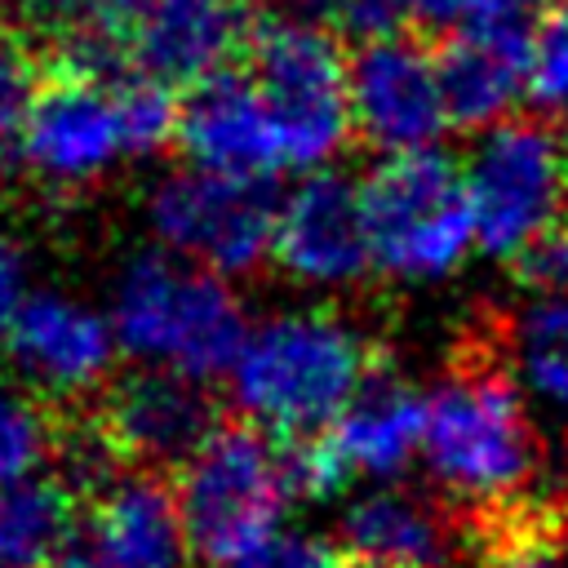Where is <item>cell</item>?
Instances as JSON below:
<instances>
[{"label":"cell","instance_id":"7c38bea8","mask_svg":"<svg viewBox=\"0 0 568 568\" xmlns=\"http://www.w3.org/2000/svg\"><path fill=\"white\" fill-rule=\"evenodd\" d=\"M0 346L13 377L40 399H98L124 355L111 315L49 288H36L22 302Z\"/></svg>","mask_w":568,"mask_h":568},{"label":"cell","instance_id":"9a60e30c","mask_svg":"<svg viewBox=\"0 0 568 568\" xmlns=\"http://www.w3.org/2000/svg\"><path fill=\"white\" fill-rule=\"evenodd\" d=\"M191 537L164 470L129 466L111 479L89 510L58 568H186Z\"/></svg>","mask_w":568,"mask_h":568},{"label":"cell","instance_id":"277c9868","mask_svg":"<svg viewBox=\"0 0 568 568\" xmlns=\"http://www.w3.org/2000/svg\"><path fill=\"white\" fill-rule=\"evenodd\" d=\"M173 493L186 519L191 555L226 568L248 546L284 528L293 501H302L293 444L253 422H217L209 439L173 470Z\"/></svg>","mask_w":568,"mask_h":568},{"label":"cell","instance_id":"e0dca14e","mask_svg":"<svg viewBox=\"0 0 568 568\" xmlns=\"http://www.w3.org/2000/svg\"><path fill=\"white\" fill-rule=\"evenodd\" d=\"M178 151L186 164L235 173V178H280L284 146L275 115L244 67H226L182 93Z\"/></svg>","mask_w":568,"mask_h":568},{"label":"cell","instance_id":"5bb4252c","mask_svg":"<svg viewBox=\"0 0 568 568\" xmlns=\"http://www.w3.org/2000/svg\"><path fill=\"white\" fill-rule=\"evenodd\" d=\"M209 386L213 382L173 368L133 364L98 395V426L106 430L124 466L173 475L222 422Z\"/></svg>","mask_w":568,"mask_h":568},{"label":"cell","instance_id":"4316f807","mask_svg":"<svg viewBox=\"0 0 568 568\" xmlns=\"http://www.w3.org/2000/svg\"><path fill=\"white\" fill-rule=\"evenodd\" d=\"M293 13L328 27L333 36H351L355 44L382 31H395L399 22L395 0H293Z\"/></svg>","mask_w":568,"mask_h":568},{"label":"cell","instance_id":"30bf717a","mask_svg":"<svg viewBox=\"0 0 568 568\" xmlns=\"http://www.w3.org/2000/svg\"><path fill=\"white\" fill-rule=\"evenodd\" d=\"M351 120L355 138L382 160L439 146L444 129H453L439 49L404 31L359 40L351 53Z\"/></svg>","mask_w":568,"mask_h":568},{"label":"cell","instance_id":"44dd1931","mask_svg":"<svg viewBox=\"0 0 568 568\" xmlns=\"http://www.w3.org/2000/svg\"><path fill=\"white\" fill-rule=\"evenodd\" d=\"M519 386L568 426V293H532L506 333Z\"/></svg>","mask_w":568,"mask_h":568},{"label":"cell","instance_id":"52a82bcc","mask_svg":"<svg viewBox=\"0 0 568 568\" xmlns=\"http://www.w3.org/2000/svg\"><path fill=\"white\" fill-rule=\"evenodd\" d=\"M280 200L284 195L271 178H235L182 164L155 182L146 222L160 248L240 280L275 257Z\"/></svg>","mask_w":568,"mask_h":568},{"label":"cell","instance_id":"f1b7e54d","mask_svg":"<svg viewBox=\"0 0 568 568\" xmlns=\"http://www.w3.org/2000/svg\"><path fill=\"white\" fill-rule=\"evenodd\" d=\"M519 280L532 293H568V222L546 231L524 257H519Z\"/></svg>","mask_w":568,"mask_h":568},{"label":"cell","instance_id":"484cf974","mask_svg":"<svg viewBox=\"0 0 568 568\" xmlns=\"http://www.w3.org/2000/svg\"><path fill=\"white\" fill-rule=\"evenodd\" d=\"M346 564L351 559L342 555L337 541H328L320 532H302V528H280L266 541L248 546L226 568H346Z\"/></svg>","mask_w":568,"mask_h":568},{"label":"cell","instance_id":"3957f363","mask_svg":"<svg viewBox=\"0 0 568 568\" xmlns=\"http://www.w3.org/2000/svg\"><path fill=\"white\" fill-rule=\"evenodd\" d=\"M106 315L133 364L173 368L200 382H226L248 337V315L231 280L160 244L129 257Z\"/></svg>","mask_w":568,"mask_h":568},{"label":"cell","instance_id":"4fadbf2b","mask_svg":"<svg viewBox=\"0 0 568 568\" xmlns=\"http://www.w3.org/2000/svg\"><path fill=\"white\" fill-rule=\"evenodd\" d=\"M288 280L306 288H351L373 271V240L364 213V182L320 169L302 173L280 200L275 257Z\"/></svg>","mask_w":568,"mask_h":568},{"label":"cell","instance_id":"ffe728a7","mask_svg":"<svg viewBox=\"0 0 568 568\" xmlns=\"http://www.w3.org/2000/svg\"><path fill=\"white\" fill-rule=\"evenodd\" d=\"M75 532V493L58 475L0 488V568H58Z\"/></svg>","mask_w":568,"mask_h":568},{"label":"cell","instance_id":"d4e9b609","mask_svg":"<svg viewBox=\"0 0 568 568\" xmlns=\"http://www.w3.org/2000/svg\"><path fill=\"white\" fill-rule=\"evenodd\" d=\"M528 98L541 111V120H568V4L532 31Z\"/></svg>","mask_w":568,"mask_h":568},{"label":"cell","instance_id":"603a6c76","mask_svg":"<svg viewBox=\"0 0 568 568\" xmlns=\"http://www.w3.org/2000/svg\"><path fill=\"white\" fill-rule=\"evenodd\" d=\"M58 426L44 413V399L22 382H0V488L36 479L49 470Z\"/></svg>","mask_w":568,"mask_h":568},{"label":"cell","instance_id":"5b68a950","mask_svg":"<svg viewBox=\"0 0 568 568\" xmlns=\"http://www.w3.org/2000/svg\"><path fill=\"white\" fill-rule=\"evenodd\" d=\"M373 271L395 284H439L479 248L466 169L439 146L386 155L364 178Z\"/></svg>","mask_w":568,"mask_h":568},{"label":"cell","instance_id":"7a4b0ae2","mask_svg":"<svg viewBox=\"0 0 568 568\" xmlns=\"http://www.w3.org/2000/svg\"><path fill=\"white\" fill-rule=\"evenodd\" d=\"M377 373L373 342L337 311H284L248 324L226 373L235 413L275 439H311Z\"/></svg>","mask_w":568,"mask_h":568},{"label":"cell","instance_id":"83f0119b","mask_svg":"<svg viewBox=\"0 0 568 568\" xmlns=\"http://www.w3.org/2000/svg\"><path fill=\"white\" fill-rule=\"evenodd\" d=\"M541 0H395L399 18L422 22V27H470V22H493V18H524Z\"/></svg>","mask_w":568,"mask_h":568},{"label":"cell","instance_id":"8fae6325","mask_svg":"<svg viewBox=\"0 0 568 568\" xmlns=\"http://www.w3.org/2000/svg\"><path fill=\"white\" fill-rule=\"evenodd\" d=\"M422 444H426V390L377 364V373L342 408V417L302 444V457L311 462L306 479L315 497H337L351 479L395 484L422 457Z\"/></svg>","mask_w":568,"mask_h":568},{"label":"cell","instance_id":"8992f818","mask_svg":"<svg viewBox=\"0 0 568 568\" xmlns=\"http://www.w3.org/2000/svg\"><path fill=\"white\" fill-rule=\"evenodd\" d=\"M244 71L262 89L288 173L333 169L346 142L355 138L351 120V53H342L337 36L302 13L257 22Z\"/></svg>","mask_w":568,"mask_h":568},{"label":"cell","instance_id":"ba28073f","mask_svg":"<svg viewBox=\"0 0 568 568\" xmlns=\"http://www.w3.org/2000/svg\"><path fill=\"white\" fill-rule=\"evenodd\" d=\"M466 186L479 248L488 257H524L568 209V146L546 120H501L484 129L466 155Z\"/></svg>","mask_w":568,"mask_h":568},{"label":"cell","instance_id":"9c48e42d","mask_svg":"<svg viewBox=\"0 0 568 568\" xmlns=\"http://www.w3.org/2000/svg\"><path fill=\"white\" fill-rule=\"evenodd\" d=\"M13 160L53 191H80L115 164L138 160L124 111V71L102 75L71 67L49 80L13 142Z\"/></svg>","mask_w":568,"mask_h":568},{"label":"cell","instance_id":"cb8c5ba5","mask_svg":"<svg viewBox=\"0 0 568 568\" xmlns=\"http://www.w3.org/2000/svg\"><path fill=\"white\" fill-rule=\"evenodd\" d=\"M44 84L49 80L40 75L36 53L18 36L0 31V146L4 151H13V142L27 124V115L36 111Z\"/></svg>","mask_w":568,"mask_h":568},{"label":"cell","instance_id":"d6986e66","mask_svg":"<svg viewBox=\"0 0 568 568\" xmlns=\"http://www.w3.org/2000/svg\"><path fill=\"white\" fill-rule=\"evenodd\" d=\"M337 546L355 568H453L457 528L439 501L404 484H373L346 501Z\"/></svg>","mask_w":568,"mask_h":568},{"label":"cell","instance_id":"f546056e","mask_svg":"<svg viewBox=\"0 0 568 568\" xmlns=\"http://www.w3.org/2000/svg\"><path fill=\"white\" fill-rule=\"evenodd\" d=\"M31 297V284H27V257L18 248V240L0 226V342L9 333V324L18 320L22 302Z\"/></svg>","mask_w":568,"mask_h":568},{"label":"cell","instance_id":"2e32d148","mask_svg":"<svg viewBox=\"0 0 568 568\" xmlns=\"http://www.w3.org/2000/svg\"><path fill=\"white\" fill-rule=\"evenodd\" d=\"M253 31V0H146L124 40V67L186 93L235 67Z\"/></svg>","mask_w":568,"mask_h":568},{"label":"cell","instance_id":"4dcf8cb0","mask_svg":"<svg viewBox=\"0 0 568 568\" xmlns=\"http://www.w3.org/2000/svg\"><path fill=\"white\" fill-rule=\"evenodd\" d=\"M484 568H568L546 537H501Z\"/></svg>","mask_w":568,"mask_h":568},{"label":"cell","instance_id":"6da1fadb","mask_svg":"<svg viewBox=\"0 0 568 568\" xmlns=\"http://www.w3.org/2000/svg\"><path fill=\"white\" fill-rule=\"evenodd\" d=\"M422 462L453 506L488 524L519 519L541 475V439L519 377L488 359L444 373L426 390Z\"/></svg>","mask_w":568,"mask_h":568},{"label":"cell","instance_id":"ac0fdd59","mask_svg":"<svg viewBox=\"0 0 568 568\" xmlns=\"http://www.w3.org/2000/svg\"><path fill=\"white\" fill-rule=\"evenodd\" d=\"M439 75L457 129H493L510 120L532 80V31L524 18H493L448 31L439 44Z\"/></svg>","mask_w":568,"mask_h":568},{"label":"cell","instance_id":"7402d4cb","mask_svg":"<svg viewBox=\"0 0 568 568\" xmlns=\"http://www.w3.org/2000/svg\"><path fill=\"white\" fill-rule=\"evenodd\" d=\"M146 0H31V13L58 31V40L71 53V67L80 71H129L124 67V40L138 22Z\"/></svg>","mask_w":568,"mask_h":568}]
</instances>
